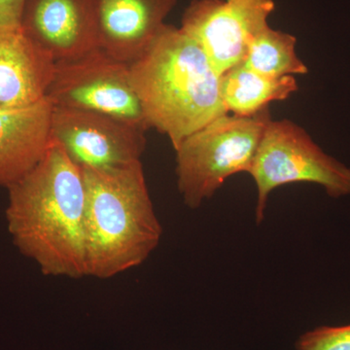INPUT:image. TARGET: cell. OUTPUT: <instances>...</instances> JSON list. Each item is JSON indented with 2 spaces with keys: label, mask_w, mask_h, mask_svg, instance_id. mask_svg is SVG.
Masks as SVG:
<instances>
[{
  "label": "cell",
  "mask_w": 350,
  "mask_h": 350,
  "mask_svg": "<svg viewBox=\"0 0 350 350\" xmlns=\"http://www.w3.org/2000/svg\"><path fill=\"white\" fill-rule=\"evenodd\" d=\"M7 229L14 245L44 275L86 273V186L83 172L57 142L8 189Z\"/></svg>",
  "instance_id": "6da1fadb"
},
{
  "label": "cell",
  "mask_w": 350,
  "mask_h": 350,
  "mask_svg": "<svg viewBox=\"0 0 350 350\" xmlns=\"http://www.w3.org/2000/svg\"><path fill=\"white\" fill-rule=\"evenodd\" d=\"M130 73L149 130L167 135L174 149L191 133L228 114L220 75L181 27L165 25L130 64Z\"/></svg>",
  "instance_id": "7a4b0ae2"
},
{
  "label": "cell",
  "mask_w": 350,
  "mask_h": 350,
  "mask_svg": "<svg viewBox=\"0 0 350 350\" xmlns=\"http://www.w3.org/2000/svg\"><path fill=\"white\" fill-rule=\"evenodd\" d=\"M86 186V273L107 280L144 264L163 228L142 161L111 170L81 169Z\"/></svg>",
  "instance_id": "3957f363"
},
{
  "label": "cell",
  "mask_w": 350,
  "mask_h": 350,
  "mask_svg": "<svg viewBox=\"0 0 350 350\" xmlns=\"http://www.w3.org/2000/svg\"><path fill=\"white\" fill-rule=\"evenodd\" d=\"M271 120L269 108L252 117L228 113L182 140L174 149L175 174L189 208H199L232 175L250 172Z\"/></svg>",
  "instance_id": "277c9868"
},
{
  "label": "cell",
  "mask_w": 350,
  "mask_h": 350,
  "mask_svg": "<svg viewBox=\"0 0 350 350\" xmlns=\"http://www.w3.org/2000/svg\"><path fill=\"white\" fill-rule=\"evenodd\" d=\"M248 174L256 184L257 225L264 221L271 193L287 184H317L333 199L350 196L349 167L290 120L269 122Z\"/></svg>",
  "instance_id": "5b68a950"
},
{
  "label": "cell",
  "mask_w": 350,
  "mask_h": 350,
  "mask_svg": "<svg viewBox=\"0 0 350 350\" xmlns=\"http://www.w3.org/2000/svg\"><path fill=\"white\" fill-rule=\"evenodd\" d=\"M46 98L54 107L101 113L149 130L131 85L130 64L100 48L56 62Z\"/></svg>",
  "instance_id": "8992f818"
},
{
  "label": "cell",
  "mask_w": 350,
  "mask_h": 350,
  "mask_svg": "<svg viewBox=\"0 0 350 350\" xmlns=\"http://www.w3.org/2000/svg\"><path fill=\"white\" fill-rule=\"evenodd\" d=\"M145 133L109 115L53 107L51 139L80 169H118L142 161Z\"/></svg>",
  "instance_id": "52a82bcc"
},
{
  "label": "cell",
  "mask_w": 350,
  "mask_h": 350,
  "mask_svg": "<svg viewBox=\"0 0 350 350\" xmlns=\"http://www.w3.org/2000/svg\"><path fill=\"white\" fill-rule=\"evenodd\" d=\"M273 0H193L181 29L206 53L219 75L243 63L253 36L268 24Z\"/></svg>",
  "instance_id": "ba28073f"
},
{
  "label": "cell",
  "mask_w": 350,
  "mask_h": 350,
  "mask_svg": "<svg viewBox=\"0 0 350 350\" xmlns=\"http://www.w3.org/2000/svg\"><path fill=\"white\" fill-rule=\"evenodd\" d=\"M20 27L55 62L98 48L93 0H27Z\"/></svg>",
  "instance_id": "9c48e42d"
},
{
  "label": "cell",
  "mask_w": 350,
  "mask_h": 350,
  "mask_svg": "<svg viewBox=\"0 0 350 350\" xmlns=\"http://www.w3.org/2000/svg\"><path fill=\"white\" fill-rule=\"evenodd\" d=\"M177 0H93L98 47L131 64L144 55Z\"/></svg>",
  "instance_id": "30bf717a"
},
{
  "label": "cell",
  "mask_w": 350,
  "mask_h": 350,
  "mask_svg": "<svg viewBox=\"0 0 350 350\" xmlns=\"http://www.w3.org/2000/svg\"><path fill=\"white\" fill-rule=\"evenodd\" d=\"M53 105L47 98L25 107L0 108V187L22 179L45 155Z\"/></svg>",
  "instance_id": "8fae6325"
},
{
  "label": "cell",
  "mask_w": 350,
  "mask_h": 350,
  "mask_svg": "<svg viewBox=\"0 0 350 350\" xmlns=\"http://www.w3.org/2000/svg\"><path fill=\"white\" fill-rule=\"evenodd\" d=\"M56 62L21 27H0V108L46 98Z\"/></svg>",
  "instance_id": "7c38bea8"
},
{
  "label": "cell",
  "mask_w": 350,
  "mask_h": 350,
  "mask_svg": "<svg viewBox=\"0 0 350 350\" xmlns=\"http://www.w3.org/2000/svg\"><path fill=\"white\" fill-rule=\"evenodd\" d=\"M294 76L271 77L261 75L243 63L220 76V92L228 113L252 117L268 108L273 101L287 100L298 91Z\"/></svg>",
  "instance_id": "4fadbf2b"
},
{
  "label": "cell",
  "mask_w": 350,
  "mask_h": 350,
  "mask_svg": "<svg viewBox=\"0 0 350 350\" xmlns=\"http://www.w3.org/2000/svg\"><path fill=\"white\" fill-rule=\"evenodd\" d=\"M297 38L267 24L253 36L243 64L271 77L306 75L308 66L296 53Z\"/></svg>",
  "instance_id": "5bb4252c"
},
{
  "label": "cell",
  "mask_w": 350,
  "mask_h": 350,
  "mask_svg": "<svg viewBox=\"0 0 350 350\" xmlns=\"http://www.w3.org/2000/svg\"><path fill=\"white\" fill-rule=\"evenodd\" d=\"M294 345L296 350H350V324L315 327L299 336Z\"/></svg>",
  "instance_id": "9a60e30c"
},
{
  "label": "cell",
  "mask_w": 350,
  "mask_h": 350,
  "mask_svg": "<svg viewBox=\"0 0 350 350\" xmlns=\"http://www.w3.org/2000/svg\"><path fill=\"white\" fill-rule=\"evenodd\" d=\"M27 0H0V27H20Z\"/></svg>",
  "instance_id": "2e32d148"
}]
</instances>
